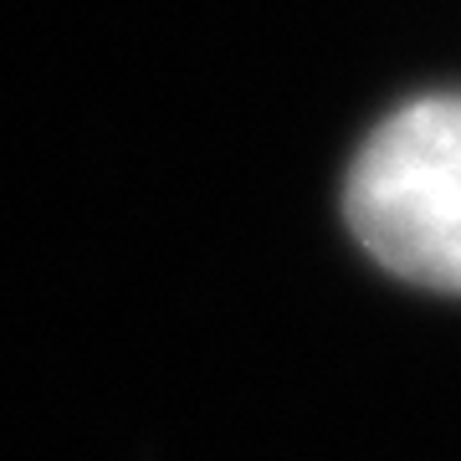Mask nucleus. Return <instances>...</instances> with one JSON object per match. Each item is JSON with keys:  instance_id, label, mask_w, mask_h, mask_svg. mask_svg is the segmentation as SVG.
I'll return each instance as SVG.
<instances>
[{"instance_id": "obj_1", "label": "nucleus", "mask_w": 461, "mask_h": 461, "mask_svg": "<svg viewBox=\"0 0 461 461\" xmlns=\"http://www.w3.org/2000/svg\"><path fill=\"white\" fill-rule=\"evenodd\" d=\"M344 211L379 267L461 293V93L405 103L364 139Z\"/></svg>"}]
</instances>
